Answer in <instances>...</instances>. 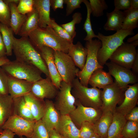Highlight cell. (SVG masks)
Listing matches in <instances>:
<instances>
[{"label":"cell","instance_id":"1","mask_svg":"<svg viewBox=\"0 0 138 138\" xmlns=\"http://www.w3.org/2000/svg\"><path fill=\"white\" fill-rule=\"evenodd\" d=\"M13 51L16 60L33 65L50 78L47 66L38 51L32 44L28 37L14 38Z\"/></svg>","mask_w":138,"mask_h":138},{"label":"cell","instance_id":"2","mask_svg":"<svg viewBox=\"0 0 138 138\" xmlns=\"http://www.w3.org/2000/svg\"><path fill=\"white\" fill-rule=\"evenodd\" d=\"M28 37L38 51L43 47L47 46L54 50L68 53L72 44L59 36L50 26L45 28L38 27L32 32Z\"/></svg>","mask_w":138,"mask_h":138},{"label":"cell","instance_id":"3","mask_svg":"<svg viewBox=\"0 0 138 138\" xmlns=\"http://www.w3.org/2000/svg\"><path fill=\"white\" fill-rule=\"evenodd\" d=\"M133 30L121 29L108 36L98 33L97 38L101 41V46L98 52L97 59L101 65L103 66L113 52L123 43L126 37L134 34Z\"/></svg>","mask_w":138,"mask_h":138},{"label":"cell","instance_id":"4","mask_svg":"<svg viewBox=\"0 0 138 138\" xmlns=\"http://www.w3.org/2000/svg\"><path fill=\"white\" fill-rule=\"evenodd\" d=\"M71 85L72 95L76 100L82 105L101 109L102 102L101 98V90L97 88H89L83 85L77 77L74 79Z\"/></svg>","mask_w":138,"mask_h":138},{"label":"cell","instance_id":"5","mask_svg":"<svg viewBox=\"0 0 138 138\" xmlns=\"http://www.w3.org/2000/svg\"><path fill=\"white\" fill-rule=\"evenodd\" d=\"M101 46V42L98 39H92L85 43L88 53L85 64L83 69L79 70L77 75V77L83 86L88 87V80L92 74L97 69L103 68L97 59L98 52Z\"/></svg>","mask_w":138,"mask_h":138},{"label":"cell","instance_id":"6","mask_svg":"<svg viewBox=\"0 0 138 138\" xmlns=\"http://www.w3.org/2000/svg\"><path fill=\"white\" fill-rule=\"evenodd\" d=\"M1 67L8 75L32 83L42 78V73L36 67L16 60Z\"/></svg>","mask_w":138,"mask_h":138},{"label":"cell","instance_id":"7","mask_svg":"<svg viewBox=\"0 0 138 138\" xmlns=\"http://www.w3.org/2000/svg\"><path fill=\"white\" fill-rule=\"evenodd\" d=\"M127 88L122 87L114 81L101 90L102 111H109L113 113L115 112L117 105L120 102L121 103L124 99Z\"/></svg>","mask_w":138,"mask_h":138},{"label":"cell","instance_id":"8","mask_svg":"<svg viewBox=\"0 0 138 138\" xmlns=\"http://www.w3.org/2000/svg\"><path fill=\"white\" fill-rule=\"evenodd\" d=\"M53 52L55 64L63 81L71 84L77 77L79 69L67 53L54 50Z\"/></svg>","mask_w":138,"mask_h":138},{"label":"cell","instance_id":"9","mask_svg":"<svg viewBox=\"0 0 138 138\" xmlns=\"http://www.w3.org/2000/svg\"><path fill=\"white\" fill-rule=\"evenodd\" d=\"M71 84L62 81L55 97V106L61 115H68L76 108V100L72 95Z\"/></svg>","mask_w":138,"mask_h":138},{"label":"cell","instance_id":"10","mask_svg":"<svg viewBox=\"0 0 138 138\" xmlns=\"http://www.w3.org/2000/svg\"><path fill=\"white\" fill-rule=\"evenodd\" d=\"M77 107L68 114L77 127L79 129L85 122L94 123L99 118L103 112L101 109L84 106L76 100Z\"/></svg>","mask_w":138,"mask_h":138},{"label":"cell","instance_id":"11","mask_svg":"<svg viewBox=\"0 0 138 138\" xmlns=\"http://www.w3.org/2000/svg\"><path fill=\"white\" fill-rule=\"evenodd\" d=\"M35 122V121L28 120L13 114L1 128L3 130L10 131L19 137L24 136L27 138H31Z\"/></svg>","mask_w":138,"mask_h":138},{"label":"cell","instance_id":"12","mask_svg":"<svg viewBox=\"0 0 138 138\" xmlns=\"http://www.w3.org/2000/svg\"><path fill=\"white\" fill-rule=\"evenodd\" d=\"M136 47L124 42L112 54L109 59L110 62L131 69L138 52Z\"/></svg>","mask_w":138,"mask_h":138},{"label":"cell","instance_id":"13","mask_svg":"<svg viewBox=\"0 0 138 138\" xmlns=\"http://www.w3.org/2000/svg\"><path fill=\"white\" fill-rule=\"evenodd\" d=\"M109 73L115 78V81L123 88H127L129 84L137 83L138 76L131 69L119 65L111 62L105 64Z\"/></svg>","mask_w":138,"mask_h":138},{"label":"cell","instance_id":"14","mask_svg":"<svg viewBox=\"0 0 138 138\" xmlns=\"http://www.w3.org/2000/svg\"><path fill=\"white\" fill-rule=\"evenodd\" d=\"M58 89L50 78L46 77L33 83L30 92L40 99H49L55 98Z\"/></svg>","mask_w":138,"mask_h":138},{"label":"cell","instance_id":"15","mask_svg":"<svg viewBox=\"0 0 138 138\" xmlns=\"http://www.w3.org/2000/svg\"><path fill=\"white\" fill-rule=\"evenodd\" d=\"M39 51L47 66L52 82L59 89L63 80L55 64L53 50L49 47L44 46Z\"/></svg>","mask_w":138,"mask_h":138},{"label":"cell","instance_id":"16","mask_svg":"<svg viewBox=\"0 0 138 138\" xmlns=\"http://www.w3.org/2000/svg\"><path fill=\"white\" fill-rule=\"evenodd\" d=\"M138 100V83L129 85L124 93V99L115 111L125 116L136 107Z\"/></svg>","mask_w":138,"mask_h":138},{"label":"cell","instance_id":"17","mask_svg":"<svg viewBox=\"0 0 138 138\" xmlns=\"http://www.w3.org/2000/svg\"><path fill=\"white\" fill-rule=\"evenodd\" d=\"M45 102L44 110L41 120L49 132L53 130H56L60 123L61 115L53 101L47 99Z\"/></svg>","mask_w":138,"mask_h":138},{"label":"cell","instance_id":"18","mask_svg":"<svg viewBox=\"0 0 138 138\" xmlns=\"http://www.w3.org/2000/svg\"><path fill=\"white\" fill-rule=\"evenodd\" d=\"M8 76L9 94L13 98L24 96L30 92L33 83Z\"/></svg>","mask_w":138,"mask_h":138},{"label":"cell","instance_id":"19","mask_svg":"<svg viewBox=\"0 0 138 138\" xmlns=\"http://www.w3.org/2000/svg\"><path fill=\"white\" fill-rule=\"evenodd\" d=\"M56 130L66 138H80L79 129L68 115H61L60 123Z\"/></svg>","mask_w":138,"mask_h":138},{"label":"cell","instance_id":"20","mask_svg":"<svg viewBox=\"0 0 138 138\" xmlns=\"http://www.w3.org/2000/svg\"><path fill=\"white\" fill-rule=\"evenodd\" d=\"M50 0H34V8L38 18V27L45 28L50 26Z\"/></svg>","mask_w":138,"mask_h":138},{"label":"cell","instance_id":"21","mask_svg":"<svg viewBox=\"0 0 138 138\" xmlns=\"http://www.w3.org/2000/svg\"><path fill=\"white\" fill-rule=\"evenodd\" d=\"M88 50L80 41L75 44H71L68 54L73 61L76 66L82 70L85 64Z\"/></svg>","mask_w":138,"mask_h":138},{"label":"cell","instance_id":"22","mask_svg":"<svg viewBox=\"0 0 138 138\" xmlns=\"http://www.w3.org/2000/svg\"><path fill=\"white\" fill-rule=\"evenodd\" d=\"M24 97L34 120L41 119L44 110L45 101L36 97L31 92Z\"/></svg>","mask_w":138,"mask_h":138},{"label":"cell","instance_id":"23","mask_svg":"<svg viewBox=\"0 0 138 138\" xmlns=\"http://www.w3.org/2000/svg\"><path fill=\"white\" fill-rule=\"evenodd\" d=\"M113 82V79L109 72L103 68H99L95 71L90 76L88 84L92 87L103 89L108 85Z\"/></svg>","mask_w":138,"mask_h":138},{"label":"cell","instance_id":"24","mask_svg":"<svg viewBox=\"0 0 138 138\" xmlns=\"http://www.w3.org/2000/svg\"><path fill=\"white\" fill-rule=\"evenodd\" d=\"M126 121L124 116L114 112L112 121L108 130L106 138H122V132Z\"/></svg>","mask_w":138,"mask_h":138},{"label":"cell","instance_id":"25","mask_svg":"<svg viewBox=\"0 0 138 138\" xmlns=\"http://www.w3.org/2000/svg\"><path fill=\"white\" fill-rule=\"evenodd\" d=\"M107 20L103 26L106 31H118L122 29L124 18L123 11L114 9L110 13H107Z\"/></svg>","mask_w":138,"mask_h":138},{"label":"cell","instance_id":"26","mask_svg":"<svg viewBox=\"0 0 138 138\" xmlns=\"http://www.w3.org/2000/svg\"><path fill=\"white\" fill-rule=\"evenodd\" d=\"M113 113L103 111L99 119L94 124L96 134L102 138H106L109 128L112 122Z\"/></svg>","mask_w":138,"mask_h":138},{"label":"cell","instance_id":"27","mask_svg":"<svg viewBox=\"0 0 138 138\" xmlns=\"http://www.w3.org/2000/svg\"><path fill=\"white\" fill-rule=\"evenodd\" d=\"M13 114L28 120L35 121L26 103L24 96L13 98Z\"/></svg>","mask_w":138,"mask_h":138},{"label":"cell","instance_id":"28","mask_svg":"<svg viewBox=\"0 0 138 138\" xmlns=\"http://www.w3.org/2000/svg\"><path fill=\"white\" fill-rule=\"evenodd\" d=\"M11 13L9 26L16 35L19 32L26 19V15L20 13L17 8V5L14 3L8 5Z\"/></svg>","mask_w":138,"mask_h":138},{"label":"cell","instance_id":"29","mask_svg":"<svg viewBox=\"0 0 138 138\" xmlns=\"http://www.w3.org/2000/svg\"><path fill=\"white\" fill-rule=\"evenodd\" d=\"M26 19L18 34L21 37H28L30 34L38 27V18L36 10L26 15Z\"/></svg>","mask_w":138,"mask_h":138},{"label":"cell","instance_id":"30","mask_svg":"<svg viewBox=\"0 0 138 138\" xmlns=\"http://www.w3.org/2000/svg\"><path fill=\"white\" fill-rule=\"evenodd\" d=\"M13 98L9 95L0 96V127L13 114Z\"/></svg>","mask_w":138,"mask_h":138},{"label":"cell","instance_id":"31","mask_svg":"<svg viewBox=\"0 0 138 138\" xmlns=\"http://www.w3.org/2000/svg\"><path fill=\"white\" fill-rule=\"evenodd\" d=\"M0 32L6 48V56H11L12 54L14 37L13 30L10 27L0 23Z\"/></svg>","mask_w":138,"mask_h":138},{"label":"cell","instance_id":"32","mask_svg":"<svg viewBox=\"0 0 138 138\" xmlns=\"http://www.w3.org/2000/svg\"><path fill=\"white\" fill-rule=\"evenodd\" d=\"M124 18L122 29L132 30L138 27V9H131L123 11Z\"/></svg>","mask_w":138,"mask_h":138},{"label":"cell","instance_id":"33","mask_svg":"<svg viewBox=\"0 0 138 138\" xmlns=\"http://www.w3.org/2000/svg\"><path fill=\"white\" fill-rule=\"evenodd\" d=\"M83 3L85 5L87 10V14L86 19L83 25V29L87 33V35L84 39L86 41H90L94 38H97V35L95 34L93 31L90 20V16L91 11L90 6L88 1L87 0H83Z\"/></svg>","mask_w":138,"mask_h":138},{"label":"cell","instance_id":"34","mask_svg":"<svg viewBox=\"0 0 138 138\" xmlns=\"http://www.w3.org/2000/svg\"><path fill=\"white\" fill-rule=\"evenodd\" d=\"M72 17V20L71 21L62 24L60 26L67 32L72 38L74 39L76 34L75 25L80 23L82 18L81 13L79 12L74 13Z\"/></svg>","mask_w":138,"mask_h":138},{"label":"cell","instance_id":"35","mask_svg":"<svg viewBox=\"0 0 138 138\" xmlns=\"http://www.w3.org/2000/svg\"><path fill=\"white\" fill-rule=\"evenodd\" d=\"M91 13L93 16L96 17L103 15V11L108 6L105 0H89Z\"/></svg>","mask_w":138,"mask_h":138},{"label":"cell","instance_id":"36","mask_svg":"<svg viewBox=\"0 0 138 138\" xmlns=\"http://www.w3.org/2000/svg\"><path fill=\"white\" fill-rule=\"evenodd\" d=\"M122 138H138V122L126 121L124 126Z\"/></svg>","mask_w":138,"mask_h":138},{"label":"cell","instance_id":"37","mask_svg":"<svg viewBox=\"0 0 138 138\" xmlns=\"http://www.w3.org/2000/svg\"><path fill=\"white\" fill-rule=\"evenodd\" d=\"M31 138H50L49 132L41 119L36 121Z\"/></svg>","mask_w":138,"mask_h":138},{"label":"cell","instance_id":"38","mask_svg":"<svg viewBox=\"0 0 138 138\" xmlns=\"http://www.w3.org/2000/svg\"><path fill=\"white\" fill-rule=\"evenodd\" d=\"M11 13L9 5L0 0V23L10 27Z\"/></svg>","mask_w":138,"mask_h":138},{"label":"cell","instance_id":"39","mask_svg":"<svg viewBox=\"0 0 138 138\" xmlns=\"http://www.w3.org/2000/svg\"><path fill=\"white\" fill-rule=\"evenodd\" d=\"M79 129L80 138H89L97 134L94 124L90 122L83 123Z\"/></svg>","mask_w":138,"mask_h":138},{"label":"cell","instance_id":"40","mask_svg":"<svg viewBox=\"0 0 138 138\" xmlns=\"http://www.w3.org/2000/svg\"><path fill=\"white\" fill-rule=\"evenodd\" d=\"M50 26L60 37L67 41L71 44L73 43L74 39L71 37L63 28L61 26L58 25L54 19H51Z\"/></svg>","mask_w":138,"mask_h":138},{"label":"cell","instance_id":"41","mask_svg":"<svg viewBox=\"0 0 138 138\" xmlns=\"http://www.w3.org/2000/svg\"><path fill=\"white\" fill-rule=\"evenodd\" d=\"M34 0H20L17 8L21 14L26 15L34 9Z\"/></svg>","mask_w":138,"mask_h":138},{"label":"cell","instance_id":"42","mask_svg":"<svg viewBox=\"0 0 138 138\" xmlns=\"http://www.w3.org/2000/svg\"><path fill=\"white\" fill-rule=\"evenodd\" d=\"M9 95L8 76L1 67H0V96Z\"/></svg>","mask_w":138,"mask_h":138},{"label":"cell","instance_id":"43","mask_svg":"<svg viewBox=\"0 0 138 138\" xmlns=\"http://www.w3.org/2000/svg\"><path fill=\"white\" fill-rule=\"evenodd\" d=\"M66 4V16H68L77 8L81 7L80 4L83 0H64Z\"/></svg>","mask_w":138,"mask_h":138},{"label":"cell","instance_id":"44","mask_svg":"<svg viewBox=\"0 0 138 138\" xmlns=\"http://www.w3.org/2000/svg\"><path fill=\"white\" fill-rule=\"evenodd\" d=\"M131 3V0H114V9L124 11L128 10L130 8Z\"/></svg>","mask_w":138,"mask_h":138},{"label":"cell","instance_id":"45","mask_svg":"<svg viewBox=\"0 0 138 138\" xmlns=\"http://www.w3.org/2000/svg\"><path fill=\"white\" fill-rule=\"evenodd\" d=\"M126 121L138 122V107H136L125 116Z\"/></svg>","mask_w":138,"mask_h":138},{"label":"cell","instance_id":"46","mask_svg":"<svg viewBox=\"0 0 138 138\" xmlns=\"http://www.w3.org/2000/svg\"><path fill=\"white\" fill-rule=\"evenodd\" d=\"M50 6L54 11L57 8H63L64 0H50Z\"/></svg>","mask_w":138,"mask_h":138},{"label":"cell","instance_id":"47","mask_svg":"<svg viewBox=\"0 0 138 138\" xmlns=\"http://www.w3.org/2000/svg\"><path fill=\"white\" fill-rule=\"evenodd\" d=\"M6 50L0 32V58L6 56Z\"/></svg>","mask_w":138,"mask_h":138},{"label":"cell","instance_id":"48","mask_svg":"<svg viewBox=\"0 0 138 138\" xmlns=\"http://www.w3.org/2000/svg\"><path fill=\"white\" fill-rule=\"evenodd\" d=\"M15 134L7 129L3 130L0 135V138H14Z\"/></svg>","mask_w":138,"mask_h":138},{"label":"cell","instance_id":"49","mask_svg":"<svg viewBox=\"0 0 138 138\" xmlns=\"http://www.w3.org/2000/svg\"><path fill=\"white\" fill-rule=\"evenodd\" d=\"M132 71L136 75H138V52L133 64L131 68Z\"/></svg>","mask_w":138,"mask_h":138},{"label":"cell","instance_id":"50","mask_svg":"<svg viewBox=\"0 0 138 138\" xmlns=\"http://www.w3.org/2000/svg\"><path fill=\"white\" fill-rule=\"evenodd\" d=\"M50 138H66L54 129L49 132Z\"/></svg>","mask_w":138,"mask_h":138},{"label":"cell","instance_id":"51","mask_svg":"<svg viewBox=\"0 0 138 138\" xmlns=\"http://www.w3.org/2000/svg\"><path fill=\"white\" fill-rule=\"evenodd\" d=\"M129 9H138V0H131V6Z\"/></svg>","mask_w":138,"mask_h":138},{"label":"cell","instance_id":"52","mask_svg":"<svg viewBox=\"0 0 138 138\" xmlns=\"http://www.w3.org/2000/svg\"><path fill=\"white\" fill-rule=\"evenodd\" d=\"M10 61L6 56L0 58V67L6 64Z\"/></svg>","mask_w":138,"mask_h":138},{"label":"cell","instance_id":"53","mask_svg":"<svg viewBox=\"0 0 138 138\" xmlns=\"http://www.w3.org/2000/svg\"><path fill=\"white\" fill-rule=\"evenodd\" d=\"M137 40H138V33L135 36L128 38L127 40V42L130 43Z\"/></svg>","mask_w":138,"mask_h":138},{"label":"cell","instance_id":"54","mask_svg":"<svg viewBox=\"0 0 138 138\" xmlns=\"http://www.w3.org/2000/svg\"><path fill=\"white\" fill-rule=\"evenodd\" d=\"M3 1L6 3L8 5L9 4L11 3H14L18 5L20 0H4Z\"/></svg>","mask_w":138,"mask_h":138},{"label":"cell","instance_id":"55","mask_svg":"<svg viewBox=\"0 0 138 138\" xmlns=\"http://www.w3.org/2000/svg\"><path fill=\"white\" fill-rule=\"evenodd\" d=\"M89 138H102L99 135L96 134Z\"/></svg>","mask_w":138,"mask_h":138},{"label":"cell","instance_id":"56","mask_svg":"<svg viewBox=\"0 0 138 138\" xmlns=\"http://www.w3.org/2000/svg\"><path fill=\"white\" fill-rule=\"evenodd\" d=\"M3 130L1 127H0V135L1 134L2 131H3Z\"/></svg>","mask_w":138,"mask_h":138},{"label":"cell","instance_id":"57","mask_svg":"<svg viewBox=\"0 0 138 138\" xmlns=\"http://www.w3.org/2000/svg\"><path fill=\"white\" fill-rule=\"evenodd\" d=\"M19 138H27L26 137L25 138L23 137V136H21L19 137Z\"/></svg>","mask_w":138,"mask_h":138},{"label":"cell","instance_id":"58","mask_svg":"<svg viewBox=\"0 0 138 138\" xmlns=\"http://www.w3.org/2000/svg\"></svg>","mask_w":138,"mask_h":138},{"label":"cell","instance_id":"59","mask_svg":"<svg viewBox=\"0 0 138 138\" xmlns=\"http://www.w3.org/2000/svg\"></svg>","mask_w":138,"mask_h":138}]
</instances>
